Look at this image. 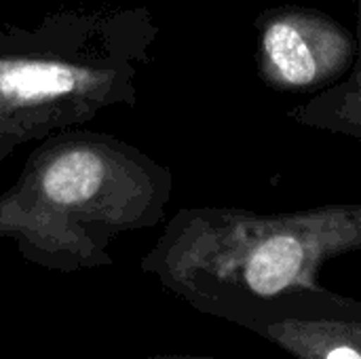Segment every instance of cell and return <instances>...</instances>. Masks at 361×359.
I'll list each match as a JSON object with an SVG mask.
<instances>
[{
	"label": "cell",
	"mask_w": 361,
	"mask_h": 359,
	"mask_svg": "<svg viewBox=\"0 0 361 359\" xmlns=\"http://www.w3.org/2000/svg\"><path fill=\"white\" fill-rule=\"evenodd\" d=\"M144 165L133 152L97 140H61L30 163L0 199V237L21 256L53 271L112 264L108 243L150 224Z\"/></svg>",
	"instance_id": "cell-1"
},
{
	"label": "cell",
	"mask_w": 361,
	"mask_h": 359,
	"mask_svg": "<svg viewBox=\"0 0 361 359\" xmlns=\"http://www.w3.org/2000/svg\"><path fill=\"white\" fill-rule=\"evenodd\" d=\"M21 53H0V159L44 129L74 123L131 87L135 49L121 53L110 21L68 23L21 38Z\"/></svg>",
	"instance_id": "cell-2"
},
{
	"label": "cell",
	"mask_w": 361,
	"mask_h": 359,
	"mask_svg": "<svg viewBox=\"0 0 361 359\" xmlns=\"http://www.w3.org/2000/svg\"><path fill=\"white\" fill-rule=\"evenodd\" d=\"M302 248L294 237H273L264 241L245 269L247 286L260 296H273L281 292L300 271Z\"/></svg>",
	"instance_id": "cell-3"
},
{
	"label": "cell",
	"mask_w": 361,
	"mask_h": 359,
	"mask_svg": "<svg viewBox=\"0 0 361 359\" xmlns=\"http://www.w3.org/2000/svg\"><path fill=\"white\" fill-rule=\"evenodd\" d=\"M264 47L281 76L294 85H307L315 76V59L302 36L283 21L273 23L264 34Z\"/></svg>",
	"instance_id": "cell-4"
},
{
	"label": "cell",
	"mask_w": 361,
	"mask_h": 359,
	"mask_svg": "<svg viewBox=\"0 0 361 359\" xmlns=\"http://www.w3.org/2000/svg\"><path fill=\"white\" fill-rule=\"evenodd\" d=\"M328 359H361L360 353H355L353 349H347V347H338V349H334Z\"/></svg>",
	"instance_id": "cell-5"
},
{
	"label": "cell",
	"mask_w": 361,
	"mask_h": 359,
	"mask_svg": "<svg viewBox=\"0 0 361 359\" xmlns=\"http://www.w3.org/2000/svg\"><path fill=\"white\" fill-rule=\"evenodd\" d=\"M137 359H182V358H171V355H152V358H137Z\"/></svg>",
	"instance_id": "cell-6"
}]
</instances>
